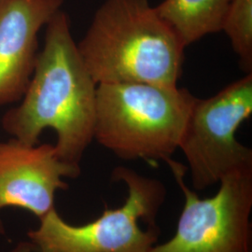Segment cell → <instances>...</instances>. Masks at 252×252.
Returning a JSON list of instances; mask_svg holds the SVG:
<instances>
[{"label":"cell","mask_w":252,"mask_h":252,"mask_svg":"<svg viewBox=\"0 0 252 252\" xmlns=\"http://www.w3.org/2000/svg\"><path fill=\"white\" fill-rule=\"evenodd\" d=\"M221 31L229 37L240 67L252 71V0H232L222 22Z\"/></svg>","instance_id":"30bf717a"},{"label":"cell","mask_w":252,"mask_h":252,"mask_svg":"<svg viewBox=\"0 0 252 252\" xmlns=\"http://www.w3.org/2000/svg\"><path fill=\"white\" fill-rule=\"evenodd\" d=\"M63 0H0V106L18 102L37 59L40 29Z\"/></svg>","instance_id":"ba28073f"},{"label":"cell","mask_w":252,"mask_h":252,"mask_svg":"<svg viewBox=\"0 0 252 252\" xmlns=\"http://www.w3.org/2000/svg\"><path fill=\"white\" fill-rule=\"evenodd\" d=\"M252 113V73L215 95L194 102L179 146L188 162L193 189H207L228 173L252 166V149L235 136Z\"/></svg>","instance_id":"8992f818"},{"label":"cell","mask_w":252,"mask_h":252,"mask_svg":"<svg viewBox=\"0 0 252 252\" xmlns=\"http://www.w3.org/2000/svg\"><path fill=\"white\" fill-rule=\"evenodd\" d=\"M96 90L73 39L70 19L60 9L46 25L44 46L21 103L4 114L1 125L28 146L37 145L42 132L53 129L59 157L80 165L94 139Z\"/></svg>","instance_id":"6da1fadb"},{"label":"cell","mask_w":252,"mask_h":252,"mask_svg":"<svg viewBox=\"0 0 252 252\" xmlns=\"http://www.w3.org/2000/svg\"><path fill=\"white\" fill-rule=\"evenodd\" d=\"M77 46L97 85L176 87L182 75L185 47L149 0H106Z\"/></svg>","instance_id":"7a4b0ae2"},{"label":"cell","mask_w":252,"mask_h":252,"mask_svg":"<svg viewBox=\"0 0 252 252\" xmlns=\"http://www.w3.org/2000/svg\"><path fill=\"white\" fill-rule=\"evenodd\" d=\"M164 162L185 204L176 234L149 252H252V166L228 173L214 196L201 199L185 183L188 168L172 158Z\"/></svg>","instance_id":"5b68a950"},{"label":"cell","mask_w":252,"mask_h":252,"mask_svg":"<svg viewBox=\"0 0 252 252\" xmlns=\"http://www.w3.org/2000/svg\"><path fill=\"white\" fill-rule=\"evenodd\" d=\"M112 180L123 181L128 190L124 206L105 208L103 214L84 225L67 223L54 208L28 233L31 249L37 252H149L159 237L155 219L166 189L160 180L126 166H117Z\"/></svg>","instance_id":"277c9868"},{"label":"cell","mask_w":252,"mask_h":252,"mask_svg":"<svg viewBox=\"0 0 252 252\" xmlns=\"http://www.w3.org/2000/svg\"><path fill=\"white\" fill-rule=\"evenodd\" d=\"M232 0H163L154 7L186 48L221 31Z\"/></svg>","instance_id":"9c48e42d"},{"label":"cell","mask_w":252,"mask_h":252,"mask_svg":"<svg viewBox=\"0 0 252 252\" xmlns=\"http://www.w3.org/2000/svg\"><path fill=\"white\" fill-rule=\"evenodd\" d=\"M80 174V165L63 161L54 145L28 146L14 138L0 142V210L17 207L41 219L55 208L56 191L67 189L63 178Z\"/></svg>","instance_id":"52a82bcc"},{"label":"cell","mask_w":252,"mask_h":252,"mask_svg":"<svg viewBox=\"0 0 252 252\" xmlns=\"http://www.w3.org/2000/svg\"><path fill=\"white\" fill-rule=\"evenodd\" d=\"M196 99L178 86L101 83L96 90L94 139L124 160L164 162L179 149Z\"/></svg>","instance_id":"3957f363"}]
</instances>
